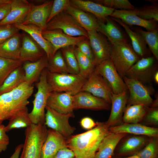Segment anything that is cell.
<instances>
[{"mask_svg": "<svg viewBox=\"0 0 158 158\" xmlns=\"http://www.w3.org/2000/svg\"><path fill=\"white\" fill-rule=\"evenodd\" d=\"M136 154L140 158H158V136L150 137L144 147Z\"/></svg>", "mask_w": 158, "mask_h": 158, "instance_id": "41", "label": "cell"}, {"mask_svg": "<svg viewBox=\"0 0 158 158\" xmlns=\"http://www.w3.org/2000/svg\"><path fill=\"white\" fill-rule=\"evenodd\" d=\"M28 109L13 116L5 126L6 132L14 129L27 128L32 123L29 117Z\"/></svg>", "mask_w": 158, "mask_h": 158, "instance_id": "39", "label": "cell"}, {"mask_svg": "<svg viewBox=\"0 0 158 158\" xmlns=\"http://www.w3.org/2000/svg\"><path fill=\"white\" fill-rule=\"evenodd\" d=\"M45 109L44 125L67 139L72 136L76 128L70 125L69 120L70 118L74 117L73 113H61L47 106Z\"/></svg>", "mask_w": 158, "mask_h": 158, "instance_id": "9", "label": "cell"}, {"mask_svg": "<svg viewBox=\"0 0 158 158\" xmlns=\"http://www.w3.org/2000/svg\"><path fill=\"white\" fill-rule=\"evenodd\" d=\"M80 123L83 128L89 130L95 127L96 125V122L89 117H85L82 118L80 122Z\"/></svg>", "mask_w": 158, "mask_h": 158, "instance_id": "50", "label": "cell"}, {"mask_svg": "<svg viewBox=\"0 0 158 158\" xmlns=\"http://www.w3.org/2000/svg\"><path fill=\"white\" fill-rule=\"evenodd\" d=\"M75 46H71L60 49L65 61L70 70L73 74H79V68L74 53Z\"/></svg>", "mask_w": 158, "mask_h": 158, "instance_id": "42", "label": "cell"}, {"mask_svg": "<svg viewBox=\"0 0 158 158\" xmlns=\"http://www.w3.org/2000/svg\"><path fill=\"white\" fill-rule=\"evenodd\" d=\"M96 126L67 140L68 147L75 158H93L104 138L110 133L106 122H97Z\"/></svg>", "mask_w": 158, "mask_h": 158, "instance_id": "1", "label": "cell"}, {"mask_svg": "<svg viewBox=\"0 0 158 158\" xmlns=\"http://www.w3.org/2000/svg\"><path fill=\"white\" fill-rule=\"evenodd\" d=\"M11 1V0H0V5L6 3H10Z\"/></svg>", "mask_w": 158, "mask_h": 158, "instance_id": "56", "label": "cell"}, {"mask_svg": "<svg viewBox=\"0 0 158 158\" xmlns=\"http://www.w3.org/2000/svg\"><path fill=\"white\" fill-rule=\"evenodd\" d=\"M23 145L20 144L15 148L14 153L10 158H19L20 153L22 149Z\"/></svg>", "mask_w": 158, "mask_h": 158, "instance_id": "52", "label": "cell"}, {"mask_svg": "<svg viewBox=\"0 0 158 158\" xmlns=\"http://www.w3.org/2000/svg\"><path fill=\"white\" fill-rule=\"evenodd\" d=\"M151 5H145L135 8V14L141 18L147 20L158 21V4L157 1H152Z\"/></svg>", "mask_w": 158, "mask_h": 158, "instance_id": "38", "label": "cell"}, {"mask_svg": "<svg viewBox=\"0 0 158 158\" xmlns=\"http://www.w3.org/2000/svg\"><path fill=\"white\" fill-rule=\"evenodd\" d=\"M142 122L144 125L157 126L158 125V108H147L146 114Z\"/></svg>", "mask_w": 158, "mask_h": 158, "instance_id": "46", "label": "cell"}, {"mask_svg": "<svg viewBox=\"0 0 158 158\" xmlns=\"http://www.w3.org/2000/svg\"><path fill=\"white\" fill-rule=\"evenodd\" d=\"M122 78L129 92L126 106L142 104L146 108H150L153 101L151 96V88L136 79L126 76Z\"/></svg>", "mask_w": 158, "mask_h": 158, "instance_id": "8", "label": "cell"}, {"mask_svg": "<svg viewBox=\"0 0 158 158\" xmlns=\"http://www.w3.org/2000/svg\"><path fill=\"white\" fill-rule=\"evenodd\" d=\"M67 140L58 132L50 128L48 130L41 151V158H53L60 150L68 147Z\"/></svg>", "mask_w": 158, "mask_h": 158, "instance_id": "18", "label": "cell"}, {"mask_svg": "<svg viewBox=\"0 0 158 158\" xmlns=\"http://www.w3.org/2000/svg\"><path fill=\"white\" fill-rule=\"evenodd\" d=\"M128 135L123 137L117 144L114 152L115 157H127L136 154L144 147L150 138L145 135Z\"/></svg>", "mask_w": 158, "mask_h": 158, "instance_id": "13", "label": "cell"}, {"mask_svg": "<svg viewBox=\"0 0 158 158\" xmlns=\"http://www.w3.org/2000/svg\"><path fill=\"white\" fill-rule=\"evenodd\" d=\"M24 82L25 73L22 65L11 72L0 86V95L11 92Z\"/></svg>", "mask_w": 158, "mask_h": 158, "instance_id": "33", "label": "cell"}, {"mask_svg": "<svg viewBox=\"0 0 158 158\" xmlns=\"http://www.w3.org/2000/svg\"><path fill=\"white\" fill-rule=\"evenodd\" d=\"M94 71L105 80L113 94L119 95L128 91L123 78L119 75L110 58L96 66Z\"/></svg>", "mask_w": 158, "mask_h": 158, "instance_id": "11", "label": "cell"}, {"mask_svg": "<svg viewBox=\"0 0 158 158\" xmlns=\"http://www.w3.org/2000/svg\"><path fill=\"white\" fill-rule=\"evenodd\" d=\"M73 95L70 92H52L46 106L61 113H73Z\"/></svg>", "mask_w": 158, "mask_h": 158, "instance_id": "23", "label": "cell"}, {"mask_svg": "<svg viewBox=\"0 0 158 158\" xmlns=\"http://www.w3.org/2000/svg\"><path fill=\"white\" fill-rule=\"evenodd\" d=\"M111 17L124 29L131 40L133 50L140 58L151 56V52L147 48V44L143 38L139 33L133 30L129 26L119 19Z\"/></svg>", "mask_w": 158, "mask_h": 158, "instance_id": "26", "label": "cell"}, {"mask_svg": "<svg viewBox=\"0 0 158 158\" xmlns=\"http://www.w3.org/2000/svg\"><path fill=\"white\" fill-rule=\"evenodd\" d=\"M74 51L79 68V74L87 79L94 72L96 66L94 63L83 54L76 46Z\"/></svg>", "mask_w": 158, "mask_h": 158, "instance_id": "37", "label": "cell"}, {"mask_svg": "<svg viewBox=\"0 0 158 158\" xmlns=\"http://www.w3.org/2000/svg\"><path fill=\"white\" fill-rule=\"evenodd\" d=\"M6 132L5 126L0 125V153L6 150L9 144V138Z\"/></svg>", "mask_w": 158, "mask_h": 158, "instance_id": "48", "label": "cell"}, {"mask_svg": "<svg viewBox=\"0 0 158 158\" xmlns=\"http://www.w3.org/2000/svg\"><path fill=\"white\" fill-rule=\"evenodd\" d=\"M80 92H89L111 105L112 92L105 80L95 71L87 80Z\"/></svg>", "mask_w": 158, "mask_h": 158, "instance_id": "12", "label": "cell"}, {"mask_svg": "<svg viewBox=\"0 0 158 158\" xmlns=\"http://www.w3.org/2000/svg\"><path fill=\"white\" fill-rule=\"evenodd\" d=\"M73 110H109L111 107L104 100L85 92H80L73 95Z\"/></svg>", "mask_w": 158, "mask_h": 158, "instance_id": "15", "label": "cell"}, {"mask_svg": "<svg viewBox=\"0 0 158 158\" xmlns=\"http://www.w3.org/2000/svg\"><path fill=\"white\" fill-rule=\"evenodd\" d=\"M114 158H140L136 154H134L133 155L127 157H114Z\"/></svg>", "mask_w": 158, "mask_h": 158, "instance_id": "54", "label": "cell"}, {"mask_svg": "<svg viewBox=\"0 0 158 158\" xmlns=\"http://www.w3.org/2000/svg\"><path fill=\"white\" fill-rule=\"evenodd\" d=\"M46 68L51 73L73 74L68 67L60 49L49 58Z\"/></svg>", "mask_w": 158, "mask_h": 158, "instance_id": "35", "label": "cell"}, {"mask_svg": "<svg viewBox=\"0 0 158 158\" xmlns=\"http://www.w3.org/2000/svg\"><path fill=\"white\" fill-rule=\"evenodd\" d=\"M21 41L20 60L22 61L35 62L46 54L41 47L28 34L23 35Z\"/></svg>", "mask_w": 158, "mask_h": 158, "instance_id": "24", "label": "cell"}, {"mask_svg": "<svg viewBox=\"0 0 158 158\" xmlns=\"http://www.w3.org/2000/svg\"><path fill=\"white\" fill-rule=\"evenodd\" d=\"M93 1L105 6L118 10H133L135 7L128 0H95Z\"/></svg>", "mask_w": 158, "mask_h": 158, "instance_id": "43", "label": "cell"}, {"mask_svg": "<svg viewBox=\"0 0 158 158\" xmlns=\"http://www.w3.org/2000/svg\"><path fill=\"white\" fill-rule=\"evenodd\" d=\"M48 63V59L46 54L36 61L24 62L22 67L25 73V82L32 85L39 79L42 71L47 68Z\"/></svg>", "mask_w": 158, "mask_h": 158, "instance_id": "31", "label": "cell"}, {"mask_svg": "<svg viewBox=\"0 0 158 158\" xmlns=\"http://www.w3.org/2000/svg\"><path fill=\"white\" fill-rule=\"evenodd\" d=\"M24 62L0 56V86L14 70L22 66Z\"/></svg>", "mask_w": 158, "mask_h": 158, "instance_id": "40", "label": "cell"}, {"mask_svg": "<svg viewBox=\"0 0 158 158\" xmlns=\"http://www.w3.org/2000/svg\"><path fill=\"white\" fill-rule=\"evenodd\" d=\"M157 61L153 55L141 58L130 67L125 76L145 85H150L154 74L158 71Z\"/></svg>", "mask_w": 158, "mask_h": 158, "instance_id": "7", "label": "cell"}, {"mask_svg": "<svg viewBox=\"0 0 158 158\" xmlns=\"http://www.w3.org/2000/svg\"><path fill=\"white\" fill-rule=\"evenodd\" d=\"M113 157H112L111 158H114H114H113Z\"/></svg>", "mask_w": 158, "mask_h": 158, "instance_id": "57", "label": "cell"}, {"mask_svg": "<svg viewBox=\"0 0 158 158\" xmlns=\"http://www.w3.org/2000/svg\"><path fill=\"white\" fill-rule=\"evenodd\" d=\"M33 91V86L24 82L11 92L0 95V125L28 109V99Z\"/></svg>", "mask_w": 158, "mask_h": 158, "instance_id": "2", "label": "cell"}, {"mask_svg": "<svg viewBox=\"0 0 158 158\" xmlns=\"http://www.w3.org/2000/svg\"><path fill=\"white\" fill-rule=\"evenodd\" d=\"M48 129L44 124H32L25 130V139L20 158H41Z\"/></svg>", "mask_w": 158, "mask_h": 158, "instance_id": "3", "label": "cell"}, {"mask_svg": "<svg viewBox=\"0 0 158 158\" xmlns=\"http://www.w3.org/2000/svg\"><path fill=\"white\" fill-rule=\"evenodd\" d=\"M71 5L95 16L99 21H105L110 16L114 9L89 0H70Z\"/></svg>", "mask_w": 158, "mask_h": 158, "instance_id": "25", "label": "cell"}, {"mask_svg": "<svg viewBox=\"0 0 158 158\" xmlns=\"http://www.w3.org/2000/svg\"><path fill=\"white\" fill-rule=\"evenodd\" d=\"M147 108L142 104L126 106L122 118L123 123H139L143 120Z\"/></svg>", "mask_w": 158, "mask_h": 158, "instance_id": "34", "label": "cell"}, {"mask_svg": "<svg viewBox=\"0 0 158 158\" xmlns=\"http://www.w3.org/2000/svg\"><path fill=\"white\" fill-rule=\"evenodd\" d=\"M47 70L46 68L42 71L39 81L36 84L37 91L33 101V107L28 113L29 117L32 124H44L45 122V110L48 98L51 89L47 80Z\"/></svg>", "mask_w": 158, "mask_h": 158, "instance_id": "4", "label": "cell"}, {"mask_svg": "<svg viewBox=\"0 0 158 158\" xmlns=\"http://www.w3.org/2000/svg\"><path fill=\"white\" fill-rule=\"evenodd\" d=\"M53 1L54 0L45 1L38 5L32 3L30 10L22 24H33L40 27L43 30H45Z\"/></svg>", "mask_w": 158, "mask_h": 158, "instance_id": "17", "label": "cell"}, {"mask_svg": "<svg viewBox=\"0 0 158 158\" xmlns=\"http://www.w3.org/2000/svg\"><path fill=\"white\" fill-rule=\"evenodd\" d=\"M64 11L72 16L87 32L97 30L99 26V21L95 16L71 4Z\"/></svg>", "mask_w": 158, "mask_h": 158, "instance_id": "29", "label": "cell"}, {"mask_svg": "<svg viewBox=\"0 0 158 158\" xmlns=\"http://www.w3.org/2000/svg\"><path fill=\"white\" fill-rule=\"evenodd\" d=\"M110 17L119 19L129 26L135 25L142 27L147 31H150L158 28L157 22L154 20H147L141 18L136 15L134 10L114 9Z\"/></svg>", "mask_w": 158, "mask_h": 158, "instance_id": "22", "label": "cell"}, {"mask_svg": "<svg viewBox=\"0 0 158 158\" xmlns=\"http://www.w3.org/2000/svg\"><path fill=\"white\" fill-rule=\"evenodd\" d=\"M21 35L18 32L0 44V56L20 60Z\"/></svg>", "mask_w": 158, "mask_h": 158, "instance_id": "32", "label": "cell"}, {"mask_svg": "<svg viewBox=\"0 0 158 158\" xmlns=\"http://www.w3.org/2000/svg\"><path fill=\"white\" fill-rule=\"evenodd\" d=\"M133 30L139 33L142 37L149 49L158 61V28L150 31H145L140 27H132Z\"/></svg>", "mask_w": 158, "mask_h": 158, "instance_id": "36", "label": "cell"}, {"mask_svg": "<svg viewBox=\"0 0 158 158\" xmlns=\"http://www.w3.org/2000/svg\"><path fill=\"white\" fill-rule=\"evenodd\" d=\"M128 134L110 132L103 139L93 158H111L120 140Z\"/></svg>", "mask_w": 158, "mask_h": 158, "instance_id": "30", "label": "cell"}, {"mask_svg": "<svg viewBox=\"0 0 158 158\" xmlns=\"http://www.w3.org/2000/svg\"><path fill=\"white\" fill-rule=\"evenodd\" d=\"M10 10L0 25L22 23L30 12L32 3L26 0H11Z\"/></svg>", "mask_w": 158, "mask_h": 158, "instance_id": "19", "label": "cell"}, {"mask_svg": "<svg viewBox=\"0 0 158 158\" xmlns=\"http://www.w3.org/2000/svg\"><path fill=\"white\" fill-rule=\"evenodd\" d=\"M14 25L19 30H22L29 35L44 51L48 59L54 54V47L43 37L42 35L43 30L40 28L32 24L24 25L19 23Z\"/></svg>", "mask_w": 158, "mask_h": 158, "instance_id": "27", "label": "cell"}, {"mask_svg": "<svg viewBox=\"0 0 158 158\" xmlns=\"http://www.w3.org/2000/svg\"><path fill=\"white\" fill-rule=\"evenodd\" d=\"M158 97H157L156 99L154 100H153V101L152 104V105L150 108H158Z\"/></svg>", "mask_w": 158, "mask_h": 158, "instance_id": "53", "label": "cell"}, {"mask_svg": "<svg viewBox=\"0 0 158 158\" xmlns=\"http://www.w3.org/2000/svg\"><path fill=\"white\" fill-rule=\"evenodd\" d=\"M76 46L83 54L94 63V54L88 38L80 41L77 44Z\"/></svg>", "mask_w": 158, "mask_h": 158, "instance_id": "47", "label": "cell"}, {"mask_svg": "<svg viewBox=\"0 0 158 158\" xmlns=\"http://www.w3.org/2000/svg\"><path fill=\"white\" fill-rule=\"evenodd\" d=\"M11 2L0 5V21L3 19L10 12Z\"/></svg>", "mask_w": 158, "mask_h": 158, "instance_id": "51", "label": "cell"}, {"mask_svg": "<svg viewBox=\"0 0 158 158\" xmlns=\"http://www.w3.org/2000/svg\"><path fill=\"white\" fill-rule=\"evenodd\" d=\"M128 91L119 95L112 94L111 97V111L106 123L109 128L123 123L122 118L128 97Z\"/></svg>", "mask_w": 158, "mask_h": 158, "instance_id": "20", "label": "cell"}, {"mask_svg": "<svg viewBox=\"0 0 158 158\" xmlns=\"http://www.w3.org/2000/svg\"><path fill=\"white\" fill-rule=\"evenodd\" d=\"M87 80L80 74L47 72V82L52 92H70L74 95L80 91Z\"/></svg>", "mask_w": 158, "mask_h": 158, "instance_id": "5", "label": "cell"}, {"mask_svg": "<svg viewBox=\"0 0 158 158\" xmlns=\"http://www.w3.org/2000/svg\"><path fill=\"white\" fill-rule=\"evenodd\" d=\"M87 32L94 54V63L96 66L110 58L111 44L104 35L96 30Z\"/></svg>", "mask_w": 158, "mask_h": 158, "instance_id": "14", "label": "cell"}, {"mask_svg": "<svg viewBox=\"0 0 158 158\" xmlns=\"http://www.w3.org/2000/svg\"><path fill=\"white\" fill-rule=\"evenodd\" d=\"M42 35L54 47V54L61 48L71 46H75L80 41L87 38L84 36H71L59 29L43 30Z\"/></svg>", "mask_w": 158, "mask_h": 158, "instance_id": "16", "label": "cell"}, {"mask_svg": "<svg viewBox=\"0 0 158 158\" xmlns=\"http://www.w3.org/2000/svg\"><path fill=\"white\" fill-rule=\"evenodd\" d=\"M59 29L72 37L84 36L88 38L87 32L68 13L63 11L47 23L45 30Z\"/></svg>", "mask_w": 158, "mask_h": 158, "instance_id": "10", "label": "cell"}, {"mask_svg": "<svg viewBox=\"0 0 158 158\" xmlns=\"http://www.w3.org/2000/svg\"><path fill=\"white\" fill-rule=\"evenodd\" d=\"M153 80L157 83H158V71L154 74L153 77Z\"/></svg>", "mask_w": 158, "mask_h": 158, "instance_id": "55", "label": "cell"}, {"mask_svg": "<svg viewBox=\"0 0 158 158\" xmlns=\"http://www.w3.org/2000/svg\"><path fill=\"white\" fill-rule=\"evenodd\" d=\"M53 158H75L73 151L68 147L60 150Z\"/></svg>", "mask_w": 158, "mask_h": 158, "instance_id": "49", "label": "cell"}, {"mask_svg": "<svg viewBox=\"0 0 158 158\" xmlns=\"http://www.w3.org/2000/svg\"><path fill=\"white\" fill-rule=\"evenodd\" d=\"M110 58L120 76H125L130 67L141 58L128 42L111 44Z\"/></svg>", "mask_w": 158, "mask_h": 158, "instance_id": "6", "label": "cell"}, {"mask_svg": "<svg viewBox=\"0 0 158 158\" xmlns=\"http://www.w3.org/2000/svg\"><path fill=\"white\" fill-rule=\"evenodd\" d=\"M71 4L69 0H54L51 8L47 23Z\"/></svg>", "mask_w": 158, "mask_h": 158, "instance_id": "44", "label": "cell"}, {"mask_svg": "<svg viewBox=\"0 0 158 158\" xmlns=\"http://www.w3.org/2000/svg\"><path fill=\"white\" fill-rule=\"evenodd\" d=\"M110 132L115 133H126L149 137L158 136V128L140 123L122 124L109 128Z\"/></svg>", "mask_w": 158, "mask_h": 158, "instance_id": "28", "label": "cell"}, {"mask_svg": "<svg viewBox=\"0 0 158 158\" xmlns=\"http://www.w3.org/2000/svg\"><path fill=\"white\" fill-rule=\"evenodd\" d=\"M97 31L106 36L112 45L128 43L125 35L110 16L104 21L99 22Z\"/></svg>", "mask_w": 158, "mask_h": 158, "instance_id": "21", "label": "cell"}, {"mask_svg": "<svg viewBox=\"0 0 158 158\" xmlns=\"http://www.w3.org/2000/svg\"><path fill=\"white\" fill-rule=\"evenodd\" d=\"M19 30L14 25H0V44L18 33Z\"/></svg>", "mask_w": 158, "mask_h": 158, "instance_id": "45", "label": "cell"}]
</instances>
